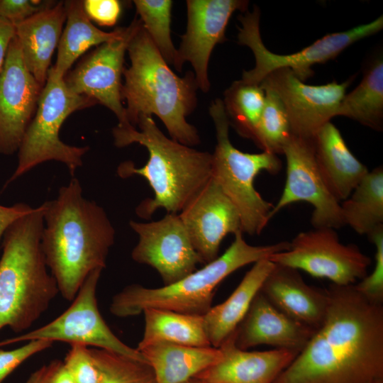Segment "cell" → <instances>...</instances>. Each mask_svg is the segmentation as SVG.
Listing matches in <instances>:
<instances>
[{"label": "cell", "mask_w": 383, "mask_h": 383, "mask_svg": "<svg viewBox=\"0 0 383 383\" xmlns=\"http://www.w3.org/2000/svg\"><path fill=\"white\" fill-rule=\"evenodd\" d=\"M54 4L50 1L0 0V17L15 26Z\"/></svg>", "instance_id": "obj_37"}, {"label": "cell", "mask_w": 383, "mask_h": 383, "mask_svg": "<svg viewBox=\"0 0 383 383\" xmlns=\"http://www.w3.org/2000/svg\"><path fill=\"white\" fill-rule=\"evenodd\" d=\"M179 215L204 264L218 257L228 234L242 231L238 210L212 177Z\"/></svg>", "instance_id": "obj_18"}, {"label": "cell", "mask_w": 383, "mask_h": 383, "mask_svg": "<svg viewBox=\"0 0 383 383\" xmlns=\"http://www.w3.org/2000/svg\"><path fill=\"white\" fill-rule=\"evenodd\" d=\"M137 126L139 131L131 125H117L112 131L116 147L138 143L149 152L143 167H135L127 161L117 169L122 178L144 177L154 192L152 199H146L137 206L136 214L148 219L159 209L179 213L211 179L212 154L168 138L152 116H141Z\"/></svg>", "instance_id": "obj_3"}, {"label": "cell", "mask_w": 383, "mask_h": 383, "mask_svg": "<svg viewBox=\"0 0 383 383\" xmlns=\"http://www.w3.org/2000/svg\"><path fill=\"white\" fill-rule=\"evenodd\" d=\"M129 225L138 236L133 260L154 268L165 285L180 280L202 263L179 213H167L148 223L131 221Z\"/></svg>", "instance_id": "obj_14"}, {"label": "cell", "mask_w": 383, "mask_h": 383, "mask_svg": "<svg viewBox=\"0 0 383 383\" xmlns=\"http://www.w3.org/2000/svg\"><path fill=\"white\" fill-rule=\"evenodd\" d=\"M357 121L375 131L383 128V61L373 60L364 71L362 81L343 98L337 116Z\"/></svg>", "instance_id": "obj_29"}, {"label": "cell", "mask_w": 383, "mask_h": 383, "mask_svg": "<svg viewBox=\"0 0 383 383\" xmlns=\"http://www.w3.org/2000/svg\"><path fill=\"white\" fill-rule=\"evenodd\" d=\"M282 154L287 161L286 182L271 211V218L287 206L304 201L313 208L311 217L313 228L337 229L345 226L340 203L331 194L318 171L313 138L292 135Z\"/></svg>", "instance_id": "obj_12"}, {"label": "cell", "mask_w": 383, "mask_h": 383, "mask_svg": "<svg viewBox=\"0 0 383 383\" xmlns=\"http://www.w3.org/2000/svg\"><path fill=\"white\" fill-rule=\"evenodd\" d=\"M265 91L264 109L257 128L254 143L263 152L282 154L283 148L292 136L289 118L277 93L260 84Z\"/></svg>", "instance_id": "obj_32"}, {"label": "cell", "mask_w": 383, "mask_h": 383, "mask_svg": "<svg viewBox=\"0 0 383 383\" xmlns=\"http://www.w3.org/2000/svg\"><path fill=\"white\" fill-rule=\"evenodd\" d=\"M33 210V208L23 203L16 204L11 206L0 205V240L13 222Z\"/></svg>", "instance_id": "obj_40"}, {"label": "cell", "mask_w": 383, "mask_h": 383, "mask_svg": "<svg viewBox=\"0 0 383 383\" xmlns=\"http://www.w3.org/2000/svg\"><path fill=\"white\" fill-rule=\"evenodd\" d=\"M145 328L137 350L155 343L192 346H211L203 316L148 308L143 310Z\"/></svg>", "instance_id": "obj_27"}, {"label": "cell", "mask_w": 383, "mask_h": 383, "mask_svg": "<svg viewBox=\"0 0 383 383\" xmlns=\"http://www.w3.org/2000/svg\"><path fill=\"white\" fill-rule=\"evenodd\" d=\"M15 36V27L0 17V74L4 67L9 45Z\"/></svg>", "instance_id": "obj_41"}, {"label": "cell", "mask_w": 383, "mask_h": 383, "mask_svg": "<svg viewBox=\"0 0 383 383\" xmlns=\"http://www.w3.org/2000/svg\"><path fill=\"white\" fill-rule=\"evenodd\" d=\"M43 204L13 222L5 231L0 259V330L23 332L60 294L48 272L41 246Z\"/></svg>", "instance_id": "obj_5"}, {"label": "cell", "mask_w": 383, "mask_h": 383, "mask_svg": "<svg viewBox=\"0 0 383 383\" xmlns=\"http://www.w3.org/2000/svg\"><path fill=\"white\" fill-rule=\"evenodd\" d=\"M89 351L101 374V383H157L146 361L96 348Z\"/></svg>", "instance_id": "obj_33"}, {"label": "cell", "mask_w": 383, "mask_h": 383, "mask_svg": "<svg viewBox=\"0 0 383 383\" xmlns=\"http://www.w3.org/2000/svg\"><path fill=\"white\" fill-rule=\"evenodd\" d=\"M228 248L214 260L180 280L159 288L131 284L116 294L110 312L118 317L136 316L148 308L204 316L212 307L218 285L237 270L272 255L287 250L290 243L282 241L267 245H251L240 231L234 234Z\"/></svg>", "instance_id": "obj_6"}, {"label": "cell", "mask_w": 383, "mask_h": 383, "mask_svg": "<svg viewBox=\"0 0 383 383\" xmlns=\"http://www.w3.org/2000/svg\"><path fill=\"white\" fill-rule=\"evenodd\" d=\"M83 6L89 19L103 26L115 25L121 11L117 0H85Z\"/></svg>", "instance_id": "obj_38"}, {"label": "cell", "mask_w": 383, "mask_h": 383, "mask_svg": "<svg viewBox=\"0 0 383 383\" xmlns=\"http://www.w3.org/2000/svg\"><path fill=\"white\" fill-rule=\"evenodd\" d=\"M26 383H74L64 362L55 360L32 372Z\"/></svg>", "instance_id": "obj_39"}, {"label": "cell", "mask_w": 383, "mask_h": 383, "mask_svg": "<svg viewBox=\"0 0 383 383\" xmlns=\"http://www.w3.org/2000/svg\"><path fill=\"white\" fill-rule=\"evenodd\" d=\"M66 25L58 45L57 59L50 70L64 78L74 62L88 49L99 46L120 36L124 28L104 32L91 22L83 6V1H65Z\"/></svg>", "instance_id": "obj_26"}, {"label": "cell", "mask_w": 383, "mask_h": 383, "mask_svg": "<svg viewBox=\"0 0 383 383\" xmlns=\"http://www.w3.org/2000/svg\"><path fill=\"white\" fill-rule=\"evenodd\" d=\"M260 292L284 314L315 330L324 320L328 290L307 284L296 269L274 264Z\"/></svg>", "instance_id": "obj_21"}, {"label": "cell", "mask_w": 383, "mask_h": 383, "mask_svg": "<svg viewBox=\"0 0 383 383\" xmlns=\"http://www.w3.org/2000/svg\"><path fill=\"white\" fill-rule=\"evenodd\" d=\"M375 246V265L372 272L354 284L355 289L369 301L382 304L383 301V226L367 235Z\"/></svg>", "instance_id": "obj_34"}, {"label": "cell", "mask_w": 383, "mask_h": 383, "mask_svg": "<svg viewBox=\"0 0 383 383\" xmlns=\"http://www.w3.org/2000/svg\"><path fill=\"white\" fill-rule=\"evenodd\" d=\"M265 91L260 84L241 79L234 82L224 93V109L239 135L255 140L257 128L264 109Z\"/></svg>", "instance_id": "obj_30"}, {"label": "cell", "mask_w": 383, "mask_h": 383, "mask_svg": "<svg viewBox=\"0 0 383 383\" xmlns=\"http://www.w3.org/2000/svg\"><path fill=\"white\" fill-rule=\"evenodd\" d=\"M43 88L26 67L14 36L0 74V153L18 151Z\"/></svg>", "instance_id": "obj_16"}, {"label": "cell", "mask_w": 383, "mask_h": 383, "mask_svg": "<svg viewBox=\"0 0 383 383\" xmlns=\"http://www.w3.org/2000/svg\"><path fill=\"white\" fill-rule=\"evenodd\" d=\"M315 331L284 314L259 292L235 331V344L244 350L269 345L299 353Z\"/></svg>", "instance_id": "obj_19"}, {"label": "cell", "mask_w": 383, "mask_h": 383, "mask_svg": "<svg viewBox=\"0 0 383 383\" xmlns=\"http://www.w3.org/2000/svg\"><path fill=\"white\" fill-rule=\"evenodd\" d=\"M127 51L131 66L123 70L125 82L121 94L126 104L130 124L135 128L141 116L155 114L172 140L189 147L199 143L196 128L186 121L196 106L198 86L194 74L189 72L183 77L175 74L143 23L131 38Z\"/></svg>", "instance_id": "obj_4"}, {"label": "cell", "mask_w": 383, "mask_h": 383, "mask_svg": "<svg viewBox=\"0 0 383 383\" xmlns=\"http://www.w3.org/2000/svg\"><path fill=\"white\" fill-rule=\"evenodd\" d=\"M313 140L320 174L331 194L340 203L351 194L369 170L350 152L331 122L325 124Z\"/></svg>", "instance_id": "obj_22"}, {"label": "cell", "mask_w": 383, "mask_h": 383, "mask_svg": "<svg viewBox=\"0 0 383 383\" xmlns=\"http://www.w3.org/2000/svg\"><path fill=\"white\" fill-rule=\"evenodd\" d=\"M184 383H209V382L201 380L199 379L192 378L190 380H189V381H187V382H186Z\"/></svg>", "instance_id": "obj_42"}, {"label": "cell", "mask_w": 383, "mask_h": 383, "mask_svg": "<svg viewBox=\"0 0 383 383\" xmlns=\"http://www.w3.org/2000/svg\"><path fill=\"white\" fill-rule=\"evenodd\" d=\"M141 24V20L135 16L120 36L99 45L64 77L70 91L107 107L116 115L120 126L131 125L121 94L124 56L131 38Z\"/></svg>", "instance_id": "obj_13"}, {"label": "cell", "mask_w": 383, "mask_h": 383, "mask_svg": "<svg viewBox=\"0 0 383 383\" xmlns=\"http://www.w3.org/2000/svg\"><path fill=\"white\" fill-rule=\"evenodd\" d=\"M53 342L48 340H33L24 345L11 350H0V383L18 366L33 355L49 348Z\"/></svg>", "instance_id": "obj_36"}, {"label": "cell", "mask_w": 383, "mask_h": 383, "mask_svg": "<svg viewBox=\"0 0 383 383\" xmlns=\"http://www.w3.org/2000/svg\"><path fill=\"white\" fill-rule=\"evenodd\" d=\"M351 79L323 85H309L288 68L270 73L260 84L273 89L286 110L292 135L312 139L332 118L337 116L339 105Z\"/></svg>", "instance_id": "obj_15"}, {"label": "cell", "mask_w": 383, "mask_h": 383, "mask_svg": "<svg viewBox=\"0 0 383 383\" xmlns=\"http://www.w3.org/2000/svg\"><path fill=\"white\" fill-rule=\"evenodd\" d=\"M216 131L212 154V178L238 210L243 233L260 235L271 219L274 205L256 190L254 182L262 171L277 174L282 162L277 155L243 152L235 148L228 135L229 122L223 101L216 99L209 109Z\"/></svg>", "instance_id": "obj_7"}, {"label": "cell", "mask_w": 383, "mask_h": 383, "mask_svg": "<svg viewBox=\"0 0 383 383\" xmlns=\"http://www.w3.org/2000/svg\"><path fill=\"white\" fill-rule=\"evenodd\" d=\"M260 10L254 6L252 12L240 15L238 43L250 48L255 59L253 69L244 71L241 80L260 84L272 72L288 68L302 82L312 76L311 67L333 60L357 41L372 35L383 28V16L366 24L343 32L328 34L301 50L289 55L270 52L264 45L260 33Z\"/></svg>", "instance_id": "obj_9"}, {"label": "cell", "mask_w": 383, "mask_h": 383, "mask_svg": "<svg viewBox=\"0 0 383 383\" xmlns=\"http://www.w3.org/2000/svg\"><path fill=\"white\" fill-rule=\"evenodd\" d=\"M369 383H383V379H375Z\"/></svg>", "instance_id": "obj_43"}, {"label": "cell", "mask_w": 383, "mask_h": 383, "mask_svg": "<svg viewBox=\"0 0 383 383\" xmlns=\"http://www.w3.org/2000/svg\"><path fill=\"white\" fill-rule=\"evenodd\" d=\"M333 228H313L300 232L290 242L287 250L272 255L268 260L276 265L303 270L333 284H355L367 275L372 263L355 244H343Z\"/></svg>", "instance_id": "obj_11"}, {"label": "cell", "mask_w": 383, "mask_h": 383, "mask_svg": "<svg viewBox=\"0 0 383 383\" xmlns=\"http://www.w3.org/2000/svg\"><path fill=\"white\" fill-rule=\"evenodd\" d=\"M41 246L59 293L72 301L88 275L106 267L115 229L105 210L87 199L77 178L43 204Z\"/></svg>", "instance_id": "obj_2"}, {"label": "cell", "mask_w": 383, "mask_h": 383, "mask_svg": "<svg viewBox=\"0 0 383 383\" xmlns=\"http://www.w3.org/2000/svg\"><path fill=\"white\" fill-rule=\"evenodd\" d=\"M340 206L345 226L360 235L383 226L382 166L369 171Z\"/></svg>", "instance_id": "obj_28"}, {"label": "cell", "mask_w": 383, "mask_h": 383, "mask_svg": "<svg viewBox=\"0 0 383 383\" xmlns=\"http://www.w3.org/2000/svg\"><path fill=\"white\" fill-rule=\"evenodd\" d=\"M134 4L143 26L167 64L182 71L178 50L170 36L171 9L170 0H135Z\"/></svg>", "instance_id": "obj_31"}, {"label": "cell", "mask_w": 383, "mask_h": 383, "mask_svg": "<svg viewBox=\"0 0 383 383\" xmlns=\"http://www.w3.org/2000/svg\"><path fill=\"white\" fill-rule=\"evenodd\" d=\"M324 320L274 383H369L383 379V306L355 285L331 284Z\"/></svg>", "instance_id": "obj_1"}, {"label": "cell", "mask_w": 383, "mask_h": 383, "mask_svg": "<svg viewBox=\"0 0 383 383\" xmlns=\"http://www.w3.org/2000/svg\"><path fill=\"white\" fill-rule=\"evenodd\" d=\"M222 358L194 378L209 383H274L299 353L276 348L248 351L235 344V331L218 347Z\"/></svg>", "instance_id": "obj_20"}, {"label": "cell", "mask_w": 383, "mask_h": 383, "mask_svg": "<svg viewBox=\"0 0 383 383\" xmlns=\"http://www.w3.org/2000/svg\"><path fill=\"white\" fill-rule=\"evenodd\" d=\"M274 266L268 259L255 262L229 297L203 316L211 346L218 348L235 331Z\"/></svg>", "instance_id": "obj_25"}, {"label": "cell", "mask_w": 383, "mask_h": 383, "mask_svg": "<svg viewBox=\"0 0 383 383\" xmlns=\"http://www.w3.org/2000/svg\"><path fill=\"white\" fill-rule=\"evenodd\" d=\"M152 367L157 383H184L222 358L219 348L155 343L138 350Z\"/></svg>", "instance_id": "obj_24"}, {"label": "cell", "mask_w": 383, "mask_h": 383, "mask_svg": "<svg viewBox=\"0 0 383 383\" xmlns=\"http://www.w3.org/2000/svg\"><path fill=\"white\" fill-rule=\"evenodd\" d=\"M102 270H95L86 278L72 304L55 319L26 333L0 341V347L22 341L48 340L113 351L146 361L135 348L123 343L101 316L96 296Z\"/></svg>", "instance_id": "obj_10"}, {"label": "cell", "mask_w": 383, "mask_h": 383, "mask_svg": "<svg viewBox=\"0 0 383 383\" xmlns=\"http://www.w3.org/2000/svg\"><path fill=\"white\" fill-rule=\"evenodd\" d=\"M248 5V1L242 0L187 1V31L177 50L181 63L189 61L193 66L198 88L202 91L210 89L208 65L213 49L226 40V28L233 13L245 11Z\"/></svg>", "instance_id": "obj_17"}, {"label": "cell", "mask_w": 383, "mask_h": 383, "mask_svg": "<svg viewBox=\"0 0 383 383\" xmlns=\"http://www.w3.org/2000/svg\"><path fill=\"white\" fill-rule=\"evenodd\" d=\"M65 20V3L60 1L14 26L25 65L42 87Z\"/></svg>", "instance_id": "obj_23"}, {"label": "cell", "mask_w": 383, "mask_h": 383, "mask_svg": "<svg viewBox=\"0 0 383 383\" xmlns=\"http://www.w3.org/2000/svg\"><path fill=\"white\" fill-rule=\"evenodd\" d=\"M95 104L92 99L70 91L64 78L57 77L50 70L34 116L19 145L16 168L6 186L35 166L51 160L63 163L73 177L82 165L89 147L63 143L60 130L70 114Z\"/></svg>", "instance_id": "obj_8"}, {"label": "cell", "mask_w": 383, "mask_h": 383, "mask_svg": "<svg viewBox=\"0 0 383 383\" xmlns=\"http://www.w3.org/2000/svg\"><path fill=\"white\" fill-rule=\"evenodd\" d=\"M64 364L74 383H101V377L88 347L72 344Z\"/></svg>", "instance_id": "obj_35"}]
</instances>
